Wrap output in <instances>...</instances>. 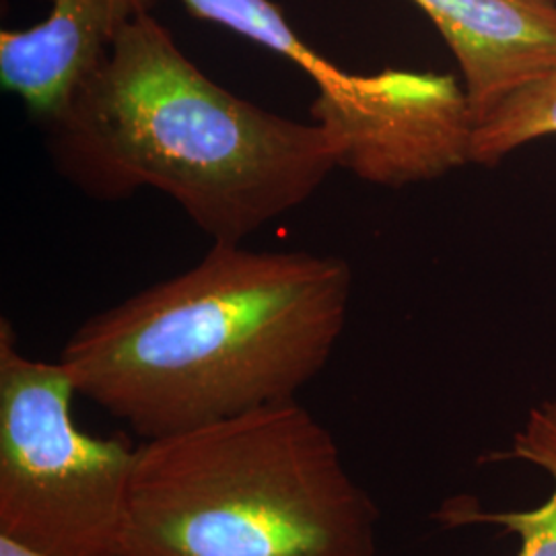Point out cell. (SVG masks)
<instances>
[{"mask_svg": "<svg viewBox=\"0 0 556 556\" xmlns=\"http://www.w3.org/2000/svg\"><path fill=\"white\" fill-rule=\"evenodd\" d=\"M351 266L213 243L190 270L87 319L60 363L142 441L298 400L342 337Z\"/></svg>", "mask_w": 556, "mask_h": 556, "instance_id": "1", "label": "cell"}, {"mask_svg": "<svg viewBox=\"0 0 556 556\" xmlns=\"http://www.w3.org/2000/svg\"><path fill=\"white\" fill-rule=\"evenodd\" d=\"M48 130L60 174L85 194L160 190L215 243H241L298 208L344 160L324 124L220 87L151 13L124 27Z\"/></svg>", "mask_w": 556, "mask_h": 556, "instance_id": "2", "label": "cell"}, {"mask_svg": "<svg viewBox=\"0 0 556 556\" xmlns=\"http://www.w3.org/2000/svg\"><path fill=\"white\" fill-rule=\"evenodd\" d=\"M379 509L298 400L137 447L122 556H378Z\"/></svg>", "mask_w": 556, "mask_h": 556, "instance_id": "3", "label": "cell"}, {"mask_svg": "<svg viewBox=\"0 0 556 556\" xmlns=\"http://www.w3.org/2000/svg\"><path fill=\"white\" fill-rule=\"evenodd\" d=\"M64 365L0 321V536L48 556H122L137 447L83 433Z\"/></svg>", "mask_w": 556, "mask_h": 556, "instance_id": "4", "label": "cell"}, {"mask_svg": "<svg viewBox=\"0 0 556 556\" xmlns=\"http://www.w3.org/2000/svg\"><path fill=\"white\" fill-rule=\"evenodd\" d=\"M456 59L475 119L556 71L555 0H413Z\"/></svg>", "mask_w": 556, "mask_h": 556, "instance_id": "5", "label": "cell"}, {"mask_svg": "<svg viewBox=\"0 0 556 556\" xmlns=\"http://www.w3.org/2000/svg\"><path fill=\"white\" fill-rule=\"evenodd\" d=\"M48 17L0 34V83L43 124L105 59L126 25L153 0H48Z\"/></svg>", "mask_w": 556, "mask_h": 556, "instance_id": "6", "label": "cell"}, {"mask_svg": "<svg viewBox=\"0 0 556 556\" xmlns=\"http://www.w3.org/2000/svg\"><path fill=\"white\" fill-rule=\"evenodd\" d=\"M493 459H519L534 464L553 478L548 498L528 511H482L454 498L438 511L445 526L491 523L519 538L517 556H556V402H544L530 410L521 431L514 435L509 452Z\"/></svg>", "mask_w": 556, "mask_h": 556, "instance_id": "7", "label": "cell"}, {"mask_svg": "<svg viewBox=\"0 0 556 556\" xmlns=\"http://www.w3.org/2000/svg\"><path fill=\"white\" fill-rule=\"evenodd\" d=\"M551 135H556V71L519 89L478 122L472 163L497 165L519 147Z\"/></svg>", "mask_w": 556, "mask_h": 556, "instance_id": "8", "label": "cell"}, {"mask_svg": "<svg viewBox=\"0 0 556 556\" xmlns=\"http://www.w3.org/2000/svg\"><path fill=\"white\" fill-rule=\"evenodd\" d=\"M0 556H48L38 553L29 546H23L20 542L11 540V538L0 536Z\"/></svg>", "mask_w": 556, "mask_h": 556, "instance_id": "9", "label": "cell"}, {"mask_svg": "<svg viewBox=\"0 0 556 556\" xmlns=\"http://www.w3.org/2000/svg\"><path fill=\"white\" fill-rule=\"evenodd\" d=\"M555 2H556V0H555Z\"/></svg>", "mask_w": 556, "mask_h": 556, "instance_id": "10", "label": "cell"}]
</instances>
